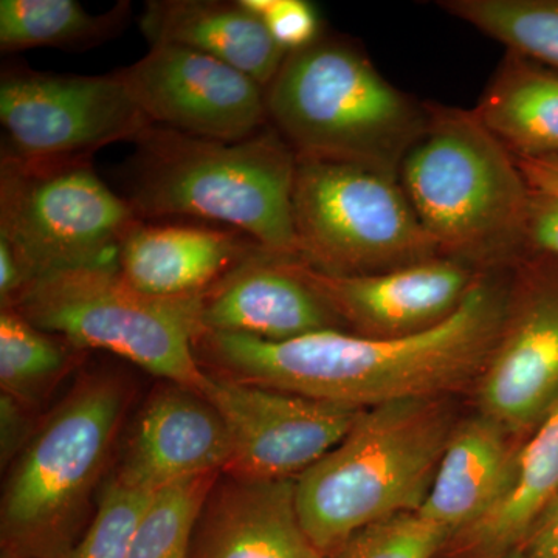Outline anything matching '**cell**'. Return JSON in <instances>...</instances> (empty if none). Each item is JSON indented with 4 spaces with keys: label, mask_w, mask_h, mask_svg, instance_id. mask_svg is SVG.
I'll use <instances>...</instances> for the list:
<instances>
[{
    "label": "cell",
    "mask_w": 558,
    "mask_h": 558,
    "mask_svg": "<svg viewBox=\"0 0 558 558\" xmlns=\"http://www.w3.org/2000/svg\"><path fill=\"white\" fill-rule=\"evenodd\" d=\"M509 271H483L450 318L417 336L379 340L322 330L269 341L202 332L197 360L222 376L354 409L428 396L469 399L501 333Z\"/></svg>",
    "instance_id": "1"
},
{
    "label": "cell",
    "mask_w": 558,
    "mask_h": 558,
    "mask_svg": "<svg viewBox=\"0 0 558 558\" xmlns=\"http://www.w3.org/2000/svg\"><path fill=\"white\" fill-rule=\"evenodd\" d=\"M134 145L121 170V196L138 219L213 220L274 255L296 258L299 157L274 126L230 142L153 124Z\"/></svg>",
    "instance_id": "2"
},
{
    "label": "cell",
    "mask_w": 558,
    "mask_h": 558,
    "mask_svg": "<svg viewBox=\"0 0 558 558\" xmlns=\"http://www.w3.org/2000/svg\"><path fill=\"white\" fill-rule=\"evenodd\" d=\"M468 402L428 396L366 409L295 480L301 523L325 558L359 529L422 508Z\"/></svg>",
    "instance_id": "3"
},
{
    "label": "cell",
    "mask_w": 558,
    "mask_h": 558,
    "mask_svg": "<svg viewBox=\"0 0 558 558\" xmlns=\"http://www.w3.org/2000/svg\"><path fill=\"white\" fill-rule=\"evenodd\" d=\"M399 180L440 256L478 271L527 255L531 189L515 157L473 110L428 106Z\"/></svg>",
    "instance_id": "4"
},
{
    "label": "cell",
    "mask_w": 558,
    "mask_h": 558,
    "mask_svg": "<svg viewBox=\"0 0 558 558\" xmlns=\"http://www.w3.org/2000/svg\"><path fill=\"white\" fill-rule=\"evenodd\" d=\"M267 116L299 157L347 161L399 175L427 126L421 108L340 39L290 51L266 87Z\"/></svg>",
    "instance_id": "5"
},
{
    "label": "cell",
    "mask_w": 558,
    "mask_h": 558,
    "mask_svg": "<svg viewBox=\"0 0 558 558\" xmlns=\"http://www.w3.org/2000/svg\"><path fill=\"white\" fill-rule=\"evenodd\" d=\"M128 399L119 377L89 374L33 433L3 487L2 558H61L78 542Z\"/></svg>",
    "instance_id": "6"
},
{
    "label": "cell",
    "mask_w": 558,
    "mask_h": 558,
    "mask_svg": "<svg viewBox=\"0 0 558 558\" xmlns=\"http://www.w3.org/2000/svg\"><path fill=\"white\" fill-rule=\"evenodd\" d=\"M202 307L204 295H149L124 281L117 267L97 266L35 279L11 310L80 351L110 352L201 392L207 381L196 355Z\"/></svg>",
    "instance_id": "7"
},
{
    "label": "cell",
    "mask_w": 558,
    "mask_h": 558,
    "mask_svg": "<svg viewBox=\"0 0 558 558\" xmlns=\"http://www.w3.org/2000/svg\"><path fill=\"white\" fill-rule=\"evenodd\" d=\"M293 226L295 260L337 277L384 274L440 256L399 175L363 165L299 157Z\"/></svg>",
    "instance_id": "8"
},
{
    "label": "cell",
    "mask_w": 558,
    "mask_h": 558,
    "mask_svg": "<svg viewBox=\"0 0 558 558\" xmlns=\"http://www.w3.org/2000/svg\"><path fill=\"white\" fill-rule=\"evenodd\" d=\"M137 215L95 171L90 157L0 156V240L32 282L81 267H117V252Z\"/></svg>",
    "instance_id": "9"
},
{
    "label": "cell",
    "mask_w": 558,
    "mask_h": 558,
    "mask_svg": "<svg viewBox=\"0 0 558 558\" xmlns=\"http://www.w3.org/2000/svg\"><path fill=\"white\" fill-rule=\"evenodd\" d=\"M2 153L22 159L94 157L135 143L153 126L123 83L110 75H62L5 65L0 75Z\"/></svg>",
    "instance_id": "10"
},
{
    "label": "cell",
    "mask_w": 558,
    "mask_h": 558,
    "mask_svg": "<svg viewBox=\"0 0 558 558\" xmlns=\"http://www.w3.org/2000/svg\"><path fill=\"white\" fill-rule=\"evenodd\" d=\"M469 403L526 436L557 405V258L529 253L510 267L501 333Z\"/></svg>",
    "instance_id": "11"
},
{
    "label": "cell",
    "mask_w": 558,
    "mask_h": 558,
    "mask_svg": "<svg viewBox=\"0 0 558 558\" xmlns=\"http://www.w3.org/2000/svg\"><path fill=\"white\" fill-rule=\"evenodd\" d=\"M201 395L229 432L223 475L241 481L296 480L328 454L365 409L304 398L207 373Z\"/></svg>",
    "instance_id": "12"
},
{
    "label": "cell",
    "mask_w": 558,
    "mask_h": 558,
    "mask_svg": "<svg viewBox=\"0 0 558 558\" xmlns=\"http://www.w3.org/2000/svg\"><path fill=\"white\" fill-rule=\"evenodd\" d=\"M113 75L154 124L215 140H242L269 126L266 89L226 62L159 44Z\"/></svg>",
    "instance_id": "13"
},
{
    "label": "cell",
    "mask_w": 558,
    "mask_h": 558,
    "mask_svg": "<svg viewBox=\"0 0 558 558\" xmlns=\"http://www.w3.org/2000/svg\"><path fill=\"white\" fill-rule=\"evenodd\" d=\"M348 332L395 340L436 328L461 307L481 274L450 258L384 274L337 277L290 259Z\"/></svg>",
    "instance_id": "14"
},
{
    "label": "cell",
    "mask_w": 558,
    "mask_h": 558,
    "mask_svg": "<svg viewBox=\"0 0 558 558\" xmlns=\"http://www.w3.org/2000/svg\"><path fill=\"white\" fill-rule=\"evenodd\" d=\"M230 439L201 392L170 384L146 403L116 481L156 495L182 481L226 472Z\"/></svg>",
    "instance_id": "15"
},
{
    "label": "cell",
    "mask_w": 558,
    "mask_h": 558,
    "mask_svg": "<svg viewBox=\"0 0 558 558\" xmlns=\"http://www.w3.org/2000/svg\"><path fill=\"white\" fill-rule=\"evenodd\" d=\"M204 332L240 333L269 341L322 330H347L289 258L266 248L250 256L204 295Z\"/></svg>",
    "instance_id": "16"
},
{
    "label": "cell",
    "mask_w": 558,
    "mask_h": 558,
    "mask_svg": "<svg viewBox=\"0 0 558 558\" xmlns=\"http://www.w3.org/2000/svg\"><path fill=\"white\" fill-rule=\"evenodd\" d=\"M263 248L230 227L138 220L120 242L117 270L124 281L149 295H205Z\"/></svg>",
    "instance_id": "17"
},
{
    "label": "cell",
    "mask_w": 558,
    "mask_h": 558,
    "mask_svg": "<svg viewBox=\"0 0 558 558\" xmlns=\"http://www.w3.org/2000/svg\"><path fill=\"white\" fill-rule=\"evenodd\" d=\"M189 558H325L301 523L295 480L218 481Z\"/></svg>",
    "instance_id": "18"
},
{
    "label": "cell",
    "mask_w": 558,
    "mask_h": 558,
    "mask_svg": "<svg viewBox=\"0 0 558 558\" xmlns=\"http://www.w3.org/2000/svg\"><path fill=\"white\" fill-rule=\"evenodd\" d=\"M526 439L505 422L470 407L451 435L418 512L450 535L480 519L508 487Z\"/></svg>",
    "instance_id": "19"
},
{
    "label": "cell",
    "mask_w": 558,
    "mask_h": 558,
    "mask_svg": "<svg viewBox=\"0 0 558 558\" xmlns=\"http://www.w3.org/2000/svg\"><path fill=\"white\" fill-rule=\"evenodd\" d=\"M149 47H189L226 62L266 89L288 51L242 0H149L138 20Z\"/></svg>",
    "instance_id": "20"
},
{
    "label": "cell",
    "mask_w": 558,
    "mask_h": 558,
    "mask_svg": "<svg viewBox=\"0 0 558 558\" xmlns=\"http://www.w3.org/2000/svg\"><path fill=\"white\" fill-rule=\"evenodd\" d=\"M558 495V403L521 447L508 487L475 521L451 534L435 558H508Z\"/></svg>",
    "instance_id": "21"
},
{
    "label": "cell",
    "mask_w": 558,
    "mask_h": 558,
    "mask_svg": "<svg viewBox=\"0 0 558 558\" xmlns=\"http://www.w3.org/2000/svg\"><path fill=\"white\" fill-rule=\"evenodd\" d=\"M473 112L515 159H558V70L508 51Z\"/></svg>",
    "instance_id": "22"
},
{
    "label": "cell",
    "mask_w": 558,
    "mask_h": 558,
    "mask_svg": "<svg viewBox=\"0 0 558 558\" xmlns=\"http://www.w3.org/2000/svg\"><path fill=\"white\" fill-rule=\"evenodd\" d=\"M131 16V3L120 2L90 14L73 0H2L0 49L5 53L38 47L86 50L116 38Z\"/></svg>",
    "instance_id": "23"
},
{
    "label": "cell",
    "mask_w": 558,
    "mask_h": 558,
    "mask_svg": "<svg viewBox=\"0 0 558 558\" xmlns=\"http://www.w3.org/2000/svg\"><path fill=\"white\" fill-rule=\"evenodd\" d=\"M78 352L21 312L0 311V387L22 405L43 399L69 373Z\"/></svg>",
    "instance_id": "24"
},
{
    "label": "cell",
    "mask_w": 558,
    "mask_h": 558,
    "mask_svg": "<svg viewBox=\"0 0 558 558\" xmlns=\"http://www.w3.org/2000/svg\"><path fill=\"white\" fill-rule=\"evenodd\" d=\"M439 5L508 51L558 70V0H446Z\"/></svg>",
    "instance_id": "25"
},
{
    "label": "cell",
    "mask_w": 558,
    "mask_h": 558,
    "mask_svg": "<svg viewBox=\"0 0 558 558\" xmlns=\"http://www.w3.org/2000/svg\"><path fill=\"white\" fill-rule=\"evenodd\" d=\"M222 473L157 492L140 521L128 558H189L202 510Z\"/></svg>",
    "instance_id": "26"
},
{
    "label": "cell",
    "mask_w": 558,
    "mask_h": 558,
    "mask_svg": "<svg viewBox=\"0 0 558 558\" xmlns=\"http://www.w3.org/2000/svg\"><path fill=\"white\" fill-rule=\"evenodd\" d=\"M450 532L416 512H402L359 529L326 558H435Z\"/></svg>",
    "instance_id": "27"
},
{
    "label": "cell",
    "mask_w": 558,
    "mask_h": 558,
    "mask_svg": "<svg viewBox=\"0 0 558 558\" xmlns=\"http://www.w3.org/2000/svg\"><path fill=\"white\" fill-rule=\"evenodd\" d=\"M154 495L112 480L94 519L61 558H128L140 521Z\"/></svg>",
    "instance_id": "28"
},
{
    "label": "cell",
    "mask_w": 558,
    "mask_h": 558,
    "mask_svg": "<svg viewBox=\"0 0 558 558\" xmlns=\"http://www.w3.org/2000/svg\"><path fill=\"white\" fill-rule=\"evenodd\" d=\"M288 53L311 46L319 36L317 10L304 0H242Z\"/></svg>",
    "instance_id": "29"
},
{
    "label": "cell",
    "mask_w": 558,
    "mask_h": 558,
    "mask_svg": "<svg viewBox=\"0 0 558 558\" xmlns=\"http://www.w3.org/2000/svg\"><path fill=\"white\" fill-rule=\"evenodd\" d=\"M526 248L529 253L558 259V196L531 190Z\"/></svg>",
    "instance_id": "30"
},
{
    "label": "cell",
    "mask_w": 558,
    "mask_h": 558,
    "mask_svg": "<svg viewBox=\"0 0 558 558\" xmlns=\"http://www.w3.org/2000/svg\"><path fill=\"white\" fill-rule=\"evenodd\" d=\"M519 550L521 558H558V495L529 529Z\"/></svg>",
    "instance_id": "31"
},
{
    "label": "cell",
    "mask_w": 558,
    "mask_h": 558,
    "mask_svg": "<svg viewBox=\"0 0 558 558\" xmlns=\"http://www.w3.org/2000/svg\"><path fill=\"white\" fill-rule=\"evenodd\" d=\"M25 405L17 402L10 396L3 395L0 399V410H2V464L5 461L17 457V450L25 447L24 438V422L22 410Z\"/></svg>",
    "instance_id": "32"
},
{
    "label": "cell",
    "mask_w": 558,
    "mask_h": 558,
    "mask_svg": "<svg viewBox=\"0 0 558 558\" xmlns=\"http://www.w3.org/2000/svg\"><path fill=\"white\" fill-rule=\"evenodd\" d=\"M529 189L558 196V159H517Z\"/></svg>",
    "instance_id": "33"
},
{
    "label": "cell",
    "mask_w": 558,
    "mask_h": 558,
    "mask_svg": "<svg viewBox=\"0 0 558 558\" xmlns=\"http://www.w3.org/2000/svg\"><path fill=\"white\" fill-rule=\"evenodd\" d=\"M508 558H521L520 550H517V553L510 554Z\"/></svg>",
    "instance_id": "34"
}]
</instances>
